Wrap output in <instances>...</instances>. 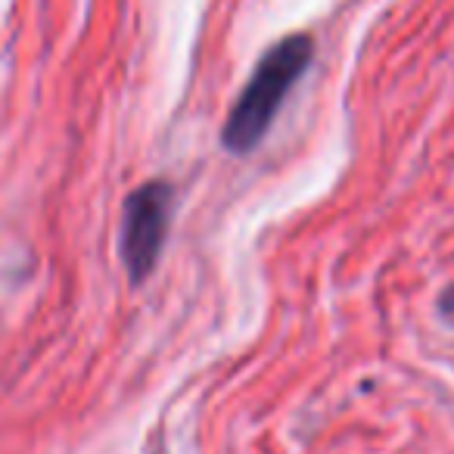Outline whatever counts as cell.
I'll list each match as a JSON object with an SVG mask.
<instances>
[{
    "label": "cell",
    "instance_id": "cell-2",
    "mask_svg": "<svg viewBox=\"0 0 454 454\" xmlns=\"http://www.w3.org/2000/svg\"><path fill=\"white\" fill-rule=\"evenodd\" d=\"M171 190L162 181H150L137 187L125 202L121 215V259L131 280L150 278L156 259L162 253L165 234H168Z\"/></svg>",
    "mask_w": 454,
    "mask_h": 454
},
{
    "label": "cell",
    "instance_id": "cell-1",
    "mask_svg": "<svg viewBox=\"0 0 454 454\" xmlns=\"http://www.w3.org/2000/svg\"><path fill=\"white\" fill-rule=\"evenodd\" d=\"M311 63V38L309 35H290L262 57L249 78L247 90L240 94L231 119L224 125V146L231 153L255 150L265 131L271 128L286 90L302 78Z\"/></svg>",
    "mask_w": 454,
    "mask_h": 454
}]
</instances>
